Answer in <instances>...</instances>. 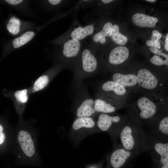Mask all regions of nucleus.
Segmentation results:
<instances>
[{"label":"nucleus","mask_w":168,"mask_h":168,"mask_svg":"<svg viewBox=\"0 0 168 168\" xmlns=\"http://www.w3.org/2000/svg\"><path fill=\"white\" fill-rule=\"evenodd\" d=\"M120 145L125 149L140 153L148 151L147 135L138 125H124L119 131Z\"/></svg>","instance_id":"1"},{"label":"nucleus","mask_w":168,"mask_h":168,"mask_svg":"<svg viewBox=\"0 0 168 168\" xmlns=\"http://www.w3.org/2000/svg\"><path fill=\"white\" fill-rule=\"evenodd\" d=\"M148 151L154 161L161 166L168 162V140L147 135Z\"/></svg>","instance_id":"2"},{"label":"nucleus","mask_w":168,"mask_h":168,"mask_svg":"<svg viewBox=\"0 0 168 168\" xmlns=\"http://www.w3.org/2000/svg\"><path fill=\"white\" fill-rule=\"evenodd\" d=\"M139 154L127 150L119 145L110 153L109 165L110 168H121L130 159Z\"/></svg>","instance_id":"3"},{"label":"nucleus","mask_w":168,"mask_h":168,"mask_svg":"<svg viewBox=\"0 0 168 168\" xmlns=\"http://www.w3.org/2000/svg\"><path fill=\"white\" fill-rule=\"evenodd\" d=\"M121 119L118 115L110 116L107 114L101 113L99 115L97 122L98 128L102 131H112L117 136L122 127L118 126Z\"/></svg>","instance_id":"4"},{"label":"nucleus","mask_w":168,"mask_h":168,"mask_svg":"<svg viewBox=\"0 0 168 168\" xmlns=\"http://www.w3.org/2000/svg\"><path fill=\"white\" fill-rule=\"evenodd\" d=\"M137 104L140 110L139 115L141 119H150L154 116L157 112L156 105L147 97L140 98L138 101Z\"/></svg>","instance_id":"5"},{"label":"nucleus","mask_w":168,"mask_h":168,"mask_svg":"<svg viewBox=\"0 0 168 168\" xmlns=\"http://www.w3.org/2000/svg\"><path fill=\"white\" fill-rule=\"evenodd\" d=\"M137 77L138 82L144 88L152 89L157 86L158 83L157 78L147 69L142 68L139 70Z\"/></svg>","instance_id":"6"},{"label":"nucleus","mask_w":168,"mask_h":168,"mask_svg":"<svg viewBox=\"0 0 168 168\" xmlns=\"http://www.w3.org/2000/svg\"><path fill=\"white\" fill-rule=\"evenodd\" d=\"M18 139L24 153L29 157L33 156L35 153V148L30 134L27 131L22 130L18 133Z\"/></svg>","instance_id":"7"},{"label":"nucleus","mask_w":168,"mask_h":168,"mask_svg":"<svg viewBox=\"0 0 168 168\" xmlns=\"http://www.w3.org/2000/svg\"><path fill=\"white\" fill-rule=\"evenodd\" d=\"M82 65L83 70L90 73L94 71L97 67V61L89 48L83 50L82 54Z\"/></svg>","instance_id":"8"},{"label":"nucleus","mask_w":168,"mask_h":168,"mask_svg":"<svg viewBox=\"0 0 168 168\" xmlns=\"http://www.w3.org/2000/svg\"><path fill=\"white\" fill-rule=\"evenodd\" d=\"M129 55V51L127 48L124 46L117 47L111 51L109 55V61L112 64H119L124 62Z\"/></svg>","instance_id":"9"},{"label":"nucleus","mask_w":168,"mask_h":168,"mask_svg":"<svg viewBox=\"0 0 168 168\" xmlns=\"http://www.w3.org/2000/svg\"><path fill=\"white\" fill-rule=\"evenodd\" d=\"M151 132L149 135L152 137L168 140V117L163 118L157 124L150 128Z\"/></svg>","instance_id":"10"},{"label":"nucleus","mask_w":168,"mask_h":168,"mask_svg":"<svg viewBox=\"0 0 168 168\" xmlns=\"http://www.w3.org/2000/svg\"><path fill=\"white\" fill-rule=\"evenodd\" d=\"M81 46L80 40L73 39H69L63 44V54L67 58L74 57L79 53Z\"/></svg>","instance_id":"11"},{"label":"nucleus","mask_w":168,"mask_h":168,"mask_svg":"<svg viewBox=\"0 0 168 168\" xmlns=\"http://www.w3.org/2000/svg\"><path fill=\"white\" fill-rule=\"evenodd\" d=\"M132 19L135 25L142 27H154L158 21L156 18L140 13L133 15Z\"/></svg>","instance_id":"12"},{"label":"nucleus","mask_w":168,"mask_h":168,"mask_svg":"<svg viewBox=\"0 0 168 168\" xmlns=\"http://www.w3.org/2000/svg\"><path fill=\"white\" fill-rule=\"evenodd\" d=\"M95 125V121L91 117H79L73 122L72 128L75 131L78 132L93 129Z\"/></svg>","instance_id":"13"},{"label":"nucleus","mask_w":168,"mask_h":168,"mask_svg":"<svg viewBox=\"0 0 168 168\" xmlns=\"http://www.w3.org/2000/svg\"><path fill=\"white\" fill-rule=\"evenodd\" d=\"M94 102L93 100H85L78 108L76 114L78 118L90 117L96 112L94 109Z\"/></svg>","instance_id":"14"},{"label":"nucleus","mask_w":168,"mask_h":168,"mask_svg":"<svg viewBox=\"0 0 168 168\" xmlns=\"http://www.w3.org/2000/svg\"><path fill=\"white\" fill-rule=\"evenodd\" d=\"M113 79L123 86H133L138 82L137 76L134 74L124 75L119 73H115L113 76Z\"/></svg>","instance_id":"15"},{"label":"nucleus","mask_w":168,"mask_h":168,"mask_svg":"<svg viewBox=\"0 0 168 168\" xmlns=\"http://www.w3.org/2000/svg\"><path fill=\"white\" fill-rule=\"evenodd\" d=\"M94 29V26L92 25H88L84 27L79 26L72 31L70 36L72 39L80 40L92 34Z\"/></svg>","instance_id":"16"},{"label":"nucleus","mask_w":168,"mask_h":168,"mask_svg":"<svg viewBox=\"0 0 168 168\" xmlns=\"http://www.w3.org/2000/svg\"><path fill=\"white\" fill-rule=\"evenodd\" d=\"M112 24L108 22L104 26L102 30L95 34L92 38L93 41L96 43L104 44L106 40V37L111 36L113 30Z\"/></svg>","instance_id":"17"},{"label":"nucleus","mask_w":168,"mask_h":168,"mask_svg":"<svg viewBox=\"0 0 168 168\" xmlns=\"http://www.w3.org/2000/svg\"><path fill=\"white\" fill-rule=\"evenodd\" d=\"M102 88L105 91H113L118 95H123L126 92V90L124 86L114 81L106 82L102 85Z\"/></svg>","instance_id":"18"},{"label":"nucleus","mask_w":168,"mask_h":168,"mask_svg":"<svg viewBox=\"0 0 168 168\" xmlns=\"http://www.w3.org/2000/svg\"><path fill=\"white\" fill-rule=\"evenodd\" d=\"M94 109L96 112L105 114L114 112L116 110L114 106L100 99H96L95 101Z\"/></svg>","instance_id":"19"},{"label":"nucleus","mask_w":168,"mask_h":168,"mask_svg":"<svg viewBox=\"0 0 168 168\" xmlns=\"http://www.w3.org/2000/svg\"><path fill=\"white\" fill-rule=\"evenodd\" d=\"M34 35L35 33L33 31H28L24 33L12 41L14 47L18 48L23 45L31 40Z\"/></svg>","instance_id":"20"},{"label":"nucleus","mask_w":168,"mask_h":168,"mask_svg":"<svg viewBox=\"0 0 168 168\" xmlns=\"http://www.w3.org/2000/svg\"><path fill=\"white\" fill-rule=\"evenodd\" d=\"M111 38L116 44L121 45H124L127 42V37L119 32V28L117 24L113 25Z\"/></svg>","instance_id":"21"},{"label":"nucleus","mask_w":168,"mask_h":168,"mask_svg":"<svg viewBox=\"0 0 168 168\" xmlns=\"http://www.w3.org/2000/svg\"><path fill=\"white\" fill-rule=\"evenodd\" d=\"M20 26V20L15 16H13L8 21L7 25V29L10 33L15 35L19 32Z\"/></svg>","instance_id":"22"},{"label":"nucleus","mask_w":168,"mask_h":168,"mask_svg":"<svg viewBox=\"0 0 168 168\" xmlns=\"http://www.w3.org/2000/svg\"><path fill=\"white\" fill-rule=\"evenodd\" d=\"M162 35L157 30H154L152 32L151 39L146 42L147 45L149 46L160 49L161 47L159 39Z\"/></svg>","instance_id":"23"},{"label":"nucleus","mask_w":168,"mask_h":168,"mask_svg":"<svg viewBox=\"0 0 168 168\" xmlns=\"http://www.w3.org/2000/svg\"><path fill=\"white\" fill-rule=\"evenodd\" d=\"M49 78L47 75L40 77L35 82L33 87V91H37L44 88L47 85Z\"/></svg>","instance_id":"24"},{"label":"nucleus","mask_w":168,"mask_h":168,"mask_svg":"<svg viewBox=\"0 0 168 168\" xmlns=\"http://www.w3.org/2000/svg\"><path fill=\"white\" fill-rule=\"evenodd\" d=\"M14 96L19 101L22 103L26 102L28 99L27 90L26 89L16 91Z\"/></svg>","instance_id":"25"},{"label":"nucleus","mask_w":168,"mask_h":168,"mask_svg":"<svg viewBox=\"0 0 168 168\" xmlns=\"http://www.w3.org/2000/svg\"><path fill=\"white\" fill-rule=\"evenodd\" d=\"M151 62L156 65H168V60H164L160 57V55H155L150 60Z\"/></svg>","instance_id":"26"},{"label":"nucleus","mask_w":168,"mask_h":168,"mask_svg":"<svg viewBox=\"0 0 168 168\" xmlns=\"http://www.w3.org/2000/svg\"><path fill=\"white\" fill-rule=\"evenodd\" d=\"M5 1L8 3L12 5H16L22 2V0H6Z\"/></svg>","instance_id":"27"},{"label":"nucleus","mask_w":168,"mask_h":168,"mask_svg":"<svg viewBox=\"0 0 168 168\" xmlns=\"http://www.w3.org/2000/svg\"><path fill=\"white\" fill-rule=\"evenodd\" d=\"M150 50L151 52L156 54L159 55L162 52L159 49L153 47H150Z\"/></svg>","instance_id":"28"},{"label":"nucleus","mask_w":168,"mask_h":168,"mask_svg":"<svg viewBox=\"0 0 168 168\" xmlns=\"http://www.w3.org/2000/svg\"><path fill=\"white\" fill-rule=\"evenodd\" d=\"M5 138V135L2 132H0V145L4 142Z\"/></svg>","instance_id":"29"},{"label":"nucleus","mask_w":168,"mask_h":168,"mask_svg":"<svg viewBox=\"0 0 168 168\" xmlns=\"http://www.w3.org/2000/svg\"><path fill=\"white\" fill-rule=\"evenodd\" d=\"M49 2L53 5H56L59 3L61 1L60 0H49Z\"/></svg>","instance_id":"30"},{"label":"nucleus","mask_w":168,"mask_h":168,"mask_svg":"<svg viewBox=\"0 0 168 168\" xmlns=\"http://www.w3.org/2000/svg\"><path fill=\"white\" fill-rule=\"evenodd\" d=\"M160 168H168V162L161 166Z\"/></svg>","instance_id":"31"},{"label":"nucleus","mask_w":168,"mask_h":168,"mask_svg":"<svg viewBox=\"0 0 168 168\" xmlns=\"http://www.w3.org/2000/svg\"><path fill=\"white\" fill-rule=\"evenodd\" d=\"M102 2L104 3H108L111 2L112 0H102L101 1Z\"/></svg>","instance_id":"32"},{"label":"nucleus","mask_w":168,"mask_h":168,"mask_svg":"<svg viewBox=\"0 0 168 168\" xmlns=\"http://www.w3.org/2000/svg\"><path fill=\"white\" fill-rule=\"evenodd\" d=\"M165 43L166 44H168V34H167L166 35Z\"/></svg>","instance_id":"33"},{"label":"nucleus","mask_w":168,"mask_h":168,"mask_svg":"<svg viewBox=\"0 0 168 168\" xmlns=\"http://www.w3.org/2000/svg\"><path fill=\"white\" fill-rule=\"evenodd\" d=\"M165 48L166 50L168 51V44H165Z\"/></svg>","instance_id":"34"},{"label":"nucleus","mask_w":168,"mask_h":168,"mask_svg":"<svg viewBox=\"0 0 168 168\" xmlns=\"http://www.w3.org/2000/svg\"><path fill=\"white\" fill-rule=\"evenodd\" d=\"M147 1L150 2H154L156 1V0H146Z\"/></svg>","instance_id":"35"},{"label":"nucleus","mask_w":168,"mask_h":168,"mask_svg":"<svg viewBox=\"0 0 168 168\" xmlns=\"http://www.w3.org/2000/svg\"><path fill=\"white\" fill-rule=\"evenodd\" d=\"M3 128L2 126L0 124V132H2Z\"/></svg>","instance_id":"36"},{"label":"nucleus","mask_w":168,"mask_h":168,"mask_svg":"<svg viewBox=\"0 0 168 168\" xmlns=\"http://www.w3.org/2000/svg\"><path fill=\"white\" fill-rule=\"evenodd\" d=\"M94 168V167H91V168Z\"/></svg>","instance_id":"37"}]
</instances>
